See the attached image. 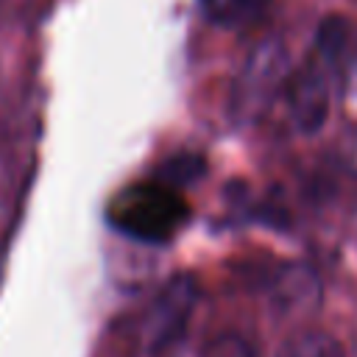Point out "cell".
<instances>
[{
	"instance_id": "cell-8",
	"label": "cell",
	"mask_w": 357,
	"mask_h": 357,
	"mask_svg": "<svg viewBox=\"0 0 357 357\" xmlns=\"http://www.w3.org/2000/svg\"><path fill=\"white\" fill-rule=\"evenodd\" d=\"M198 357H254V349L245 337L226 332V335H218V337L206 340Z\"/></svg>"
},
{
	"instance_id": "cell-6",
	"label": "cell",
	"mask_w": 357,
	"mask_h": 357,
	"mask_svg": "<svg viewBox=\"0 0 357 357\" xmlns=\"http://www.w3.org/2000/svg\"><path fill=\"white\" fill-rule=\"evenodd\" d=\"M273 357H346V349L335 335H326L321 329H307L290 335L276 349Z\"/></svg>"
},
{
	"instance_id": "cell-11",
	"label": "cell",
	"mask_w": 357,
	"mask_h": 357,
	"mask_svg": "<svg viewBox=\"0 0 357 357\" xmlns=\"http://www.w3.org/2000/svg\"><path fill=\"white\" fill-rule=\"evenodd\" d=\"M349 159L357 167V131H351V137H349Z\"/></svg>"
},
{
	"instance_id": "cell-10",
	"label": "cell",
	"mask_w": 357,
	"mask_h": 357,
	"mask_svg": "<svg viewBox=\"0 0 357 357\" xmlns=\"http://www.w3.org/2000/svg\"><path fill=\"white\" fill-rule=\"evenodd\" d=\"M240 3H243V8H245L248 14H254V11H259L262 6H268L271 0H240Z\"/></svg>"
},
{
	"instance_id": "cell-3",
	"label": "cell",
	"mask_w": 357,
	"mask_h": 357,
	"mask_svg": "<svg viewBox=\"0 0 357 357\" xmlns=\"http://www.w3.org/2000/svg\"><path fill=\"white\" fill-rule=\"evenodd\" d=\"M198 296H201V290H198L195 279L187 273L170 279L162 287V293L148 315V326H145V343L153 357L173 354L184 343Z\"/></svg>"
},
{
	"instance_id": "cell-2",
	"label": "cell",
	"mask_w": 357,
	"mask_h": 357,
	"mask_svg": "<svg viewBox=\"0 0 357 357\" xmlns=\"http://www.w3.org/2000/svg\"><path fill=\"white\" fill-rule=\"evenodd\" d=\"M290 73L293 70H290L284 45L279 39L259 42L248 53V59H245V64H243V70L234 81V89H231V114H234V120L237 123L259 120L271 109L279 89L287 84Z\"/></svg>"
},
{
	"instance_id": "cell-4",
	"label": "cell",
	"mask_w": 357,
	"mask_h": 357,
	"mask_svg": "<svg viewBox=\"0 0 357 357\" xmlns=\"http://www.w3.org/2000/svg\"><path fill=\"white\" fill-rule=\"evenodd\" d=\"M287 109L296 131L301 134H318L329 117L332 106V89L324 67L318 64H301L290 73L287 84Z\"/></svg>"
},
{
	"instance_id": "cell-1",
	"label": "cell",
	"mask_w": 357,
	"mask_h": 357,
	"mask_svg": "<svg viewBox=\"0 0 357 357\" xmlns=\"http://www.w3.org/2000/svg\"><path fill=\"white\" fill-rule=\"evenodd\" d=\"M190 215L184 195L167 181H139L120 190L109 204V223L139 240V243H167L178 234Z\"/></svg>"
},
{
	"instance_id": "cell-7",
	"label": "cell",
	"mask_w": 357,
	"mask_h": 357,
	"mask_svg": "<svg viewBox=\"0 0 357 357\" xmlns=\"http://www.w3.org/2000/svg\"><path fill=\"white\" fill-rule=\"evenodd\" d=\"M312 293H318V284H315V276H310V271H304V268L290 271V273L284 276V282L279 284V290H276V296L282 298V304L290 307V310H293L301 298L310 301Z\"/></svg>"
},
{
	"instance_id": "cell-9",
	"label": "cell",
	"mask_w": 357,
	"mask_h": 357,
	"mask_svg": "<svg viewBox=\"0 0 357 357\" xmlns=\"http://www.w3.org/2000/svg\"><path fill=\"white\" fill-rule=\"evenodd\" d=\"M198 3H201L204 14L220 25H234V22H243L251 17L240 0H198Z\"/></svg>"
},
{
	"instance_id": "cell-5",
	"label": "cell",
	"mask_w": 357,
	"mask_h": 357,
	"mask_svg": "<svg viewBox=\"0 0 357 357\" xmlns=\"http://www.w3.org/2000/svg\"><path fill=\"white\" fill-rule=\"evenodd\" d=\"M318 53L329 67L357 61V22L343 14H329L318 25Z\"/></svg>"
}]
</instances>
